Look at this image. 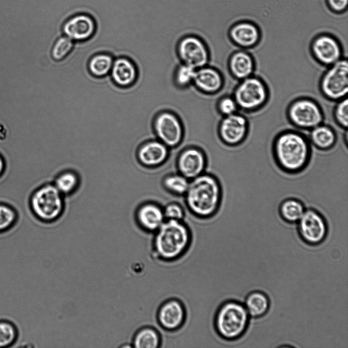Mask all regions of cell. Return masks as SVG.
I'll use <instances>...</instances> for the list:
<instances>
[{"label": "cell", "mask_w": 348, "mask_h": 348, "mask_svg": "<svg viewBox=\"0 0 348 348\" xmlns=\"http://www.w3.org/2000/svg\"><path fill=\"white\" fill-rule=\"evenodd\" d=\"M223 196L222 186L218 177L206 171L190 180L182 202L186 209L194 217L207 219L219 210Z\"/></svg>", "instance_id": "cell-1"}, {"label": "cell", "mask_w": 348, "mask_h": 348, "mask_svg": "<svg viewBox=\"0 0 348 348\" xmlns=\"http://www.w3.org/2000/svg\"><path fill=\"white\" fill-rule=\"evenodd\" d=\"M272 152L278 167L288 174H297L308 166L312 156L311 145L302 133L286 130L279 133L273 140Z\"/></svg>", "instance_id": "cell-2"}, {"label": "cell", "mask_w": 348, "mask_h": 348, "mask_svg": "<svg viewBox=\"0 0 348 348\" xmlns=\"http://www.w3.org/2000/svg\"><path fill=\"white\" fill-rule=\"evenodd\" d=\"M192 234L184 221L166 220L152 235L154 256L158 265L182 257L188 250Z\"/></svg>", "instance_id": "cell-3"}, {"label": "cell", "mask_w": 348, "mask_h": 348, "mask_svg": "<svg viewBox=\"0 0 348 348\" xmlns=\"http://www.w3.org/2000/svg\"><path fill=\"white\" fill-rule=\"evenodd\" d=\"M249 316L244 304L237 300L227 301L220 306L215 315L217 333L227 344H230L245 334Z\"/></svg>", "instance_id": "cell-4"}, {"label": "cell", "mask_w": 348, "mask_h": 348, "mask_svg": "<svg viewBox=\"0 0 348 348\" xmlns=\"http://www.w3.org/2000/svg\"><path fill=\"white\" fill-rule=\"evenodd\" d=\"M29 205L38 221L42 223H52L59 220L65 212V197L52 182H44L33 191Z\"/></svg>", "instance_id": "cell-5"}, {"label": "cell", "mask_w": 348, "mask_h": 348, "mask_svg": "<svg viewBox=\"0 0 348 348\" xmlns=\"http://www.w3.org/2000/svg\"><path fill=\"white\" fill-rule=\"evenodd\" d=\"M174 150L175 170L190 180L206 171L207 157L201 146L182 143Z\"/></svg>", "instance_id": "cell-6"}, {"label": "cell", "mask_w": 348, "mask_h": 348, "mask_svg": "<svg viewBox=\"0 0 348 348\" xmlns=\"http://www.w3.org/2000/svg\"><path fill=\"white\" fill-rule=\"evenodd\" d=\"M152 130L155 138L171 150L181 146L184 138V129L180 118L173 112L163 111L153 121Z\"/></svg>", "instance_id": "cell-7"}, {"label": "cell", "mask_w": 348, "mask_h": 348, "mask_svg": "<svg viewBox=\"0 0 348 348\" xmlns=\"http://www.w3.org/2000/svg\"><path fill=\"white\" fill-rule=\"evenodd\" d=\"M238 108L253 111L262 106L267 98L264 83L259 78L250 76L241 80L233 92Z\"/></svg>", "instance_id": "cell-8"}, {"label": "cell", "mask_w": 348, "mask_h": 348, "mask_svg": "<svg viewBox=\"0 0 348 348\" xmlns=\"http://www.w3.org/2000/svg\"><path fill=\"white\" fill-rule=\"evenodd\" d=\"M320 90L328 99L340 100L348 92V62L341 59L329 66L320 83Z\"/></svg>", "instance_id": "cell-9"}, {"label": "cell", "mask_w": 348, "mask_h": 348, "mask_svg": "<svg viewBox=\"0 0 348 348\" xmlns=\"http://www.w3.org/2000/svg\"><path fill=\"white\" fill-rule=\"evenodd\" d=\"M296 224L300 237L309 245L320 244L326 239L328 233L326 219L313 208H306Z\"/></svg>", "instance_id": "cell-10"}, {"label": "cell", "mask_w": 348, "mask_h": 348, "mask_svg": "<svg viewBox=\"0 0 348 348\" xmlns=\"http://www.w3.org/2000/svg\"><path fill=\"white\" fill-rule=\"evenodd\" d=\"M177 53L181 63L195 69L206 66L210 62L207 46L200 37L188 35L182 37L177 45Z\"/></svg>", "instance_id": "cell-11"}, {"label": "cell", "mask_w": 348, "mask_h": 348, "mask_svg": "<svg viewBox=\"0 0 348 348\" xmlns=\"http://www.w3.org/2000/svg\"><path fill=\"white\" fill-rule=\"evenodd\" d=\"M172 150L155 137L142 141L135 152L137 162L147 169H156L165 165L169 159Z\"/></svg>", "instance_id": "cell-12"}, {"label": "cell", "mask_w": 348, "mask_h": 348, "mask_svg": "<svg viewBox=\"0 0 348 348\" xmlns=\"http://www.w3.org/2000/svg\"><path fill=\"white\" fill-rule=\"evenodd\" d=\"M291 123L295 126L305 130L322 124L323 114L318 104L314 101L302 98L292 102L288 110Z\"/></svg>", "instance_id": "cell-13"}, {"label": "cell", "mask_w": 348, "mask_h": 348, "mask_svg": "<svg viewBox=\"0 0 348 348\" xmlns=\"http://www.w3.org/2000/svg\"><path fill=\"white\" fill-rule=\"evenodd\" d=\"M249 131L247 119L236 113L224 116L218 126V135L223 144L230 147L240 146L246 139Z\"/></svg>", "instance_id": "cell-14"}, {"label": "cell", "mask_w": 348, "mask_h": 348, "mask_svg": "<svg viewBox=\"0 0 348 348\" xmlns=\"http://www.w3.org/2000/svg\"><path fill=\"white\" fill-rule=\"evenodd\" d=\"M135 221L143 231L153 233L166 220L163 205L153 199H145L136 206L133 213Z\"/></svg>", "instance_id": "cell-15"}, {"label": "cell", "mask_w": 348, "mask_h": 348, "mask_svg": "<svg viewBox=\"0 0 348 348\" xmlns=\"http://www.w3.org/2000/svg\"><path fill=\"white\" fill-rule=\"evenodd\" d=\"M97 32V24L89 14L78 13L67 19L61 27L62 34L75 43L86 42L92 38Z\"/></svg>", "instance_id": "cell-16"}, {"label": "cell", "mask_w": 348, "mask_h": 348, "mask_svg": "<svg viewBox=\"0 0 348 348\" xmlns=\"http://www.w3.org/2000/svg\"><path fill=\"white\" fill-rule=\"evenodd\" d=\"M185 319V309L179 300L172 298L163 302L157 313V320L162 330L161 339L167 332L175 331L181 328Z\"/></svg>", "instance_id": "cell-17"}, {"label": "cell", "mask_w": 348, "mask_h": 348, "mask_svg": "<svg viewBox=\"0 0 348 348\" xmlns=\"http://www.w3.org/2000/svg\"><path fill=\"white\" fill-rule=\"evenodd\" d=\"M311 51L316 60L324 65L330 66L341 59L339 41L331 34H318L311 42Z\"/></svg>", "instance_id": "cell-18"}, {"label": "cell", "mask_w": 348, "mask_h": 348, "mask_svg": "<svg viewBox=\"0 0 348 348\" xmlns=\"http://www.w3.org/2000/svg\"><path fill=\"white\" fill-rule=\"evenodd\" d=\"M109 75L116 86L127 88L136 82L138 77V69L131 59L121 56L115 58Z\"/></svg>", "instance_id": "cell-19"}, {"label": "cell", "mask_w": 348, "mask_h": 348, "mask_svg": "<svg viewBox=\"0 0 348 348\" xmlns=\"http://www.w3.org/2000/svg\"><path fill=\"white\" fill-rule=\"evenodd\" d=\"M229 37L235 45L250 48L256 45L261 38V29L254 22L243 20L232 25L229 29Z\"/></svg>", "instance_id": "cell-20"}, {"label": "cell", "mask_w": 348, "mask_h": 348, "mask_svg": "<svg viewBox=\"0 0 348 348\" xmlns=\"http://www.w3.org/2000/svg\"><path fill=\"white\" fill-rule=\"evenodd\" d=\"M193 85L206 94L218 93L224 85V77L217 68L207 65L196 70Z\"/></svg>", "instance_id": "cell-21"}, {"label": "cell", "mask_w": 348, "mask_h": 348, "mask_svg": "<svg viewBox=\"0 0 348 348\" xmlns=\"http://www.w3.org/2000/svg\"><path fill=\"white\" fill-rule=\"evenodd\" d=\"M190 180L175 170L174 164L162 175L160 184L168 194L182 198L188 189Z\"/></svg>", "instance_id": "cell-22"}, {"label": "cell", "mask_w": 348, "mask_h": 348, "mask_svg": "<svg viewBox=\"0 0 348 348\" xmlns=\"http://www.w3.org/2000/svg\"><path fill=\"white\" fill-rule=\"evenodd\" d=\"M228 64L230 73L240 80L251 76L254 69L252 57L245 51L238 50L232 53Z\"/></svg>", "instance_id": "cell-23"}, {"label": "cell", "mask_w": 348, "mask_h": 348, "mask_svg": "<svg viewBox=\"0 0 348 348\" xmlns=\"http://www.w3.org/2000/svg\"><path fill=\"white\" fill-rule=\"evenodd\" d=\"M58 190L65 197L76 193L81 184L79 174L72 169H66L59 172L52 181Z\"/></svg>", "instance_id": "cell-24"}, {"label": "cell", "mask_w": 348, "mask_h": 348, "mask_svg": "<svg viewBox=\"0 0 348 348\" xmlns=\"http://www.w3.org/2000/svg\"><path fill=\"white\" fill-rule=\"evenodd\" d=\"M310 130L308 140L311 145L316 149L328 151L335 146L337 136L331 127L320 124Z\"/></svg>", "instance_id": "cell-25"}, {"label": "cell", "mask_w": 348, "mask_h": 348, "mask_svg": "<svg viewBox=\"0 0 348 348\" xmlns=\"http://www.w3.org/2000/svg\"><path fill=\"white\" fill-rule=\"evenodd\" d=\"M115 57L108 52H99L89 59L87 68L89 73L96 78L108 76L112 67Z\"/></svg>", "instance_id": "cell-26"}, {"label": "cell", "mask_w": 348, "mask_h": 348, "mask_svg": "<svg viewBox=\"0 0 348 348\" xmlns=\"http://www.w3.org/2000/svg\"><path fill=\"white\" fill-rule=\"evenodd\" d=\"M306 208L302 201L291 197L286 198L280 203L278 212L283 221L292 224L298 222Z\"/></svg>", "instance_id": "cell-27"}, {"label": "cell", "mask_w": 348, "mask_h": 348, "mask_svg": "<svg viewBox=\"0 0 348 348\" xmlns=\"http://www.w3.org/2000/svg\"><path fill=\"white\" fill-rule=\"evenodd\" d=\"M244 305L249 316L259 318L267 313L270 302L265 293L256 290L251 292L247 296Z\"/></svg>", "instance_id": "cell-28"}, {"label": "cell", "mask_w": 348, "mask_h": 348, "mask_svg": "<svg viewBox=\"0 0 348 348\" xmlns=\"http://www.w3.org/2000/svg\"><path fill=\"white\" fill-rule=\"evenodd\" d=\"M161 340L160 334L155 328L145 326L135 333L131 344L136 348H160Z\"/></svg>", "instance_id": "cell-29"}, {"label": "cell", "mask_w": 348, "mask_h": 348, "mask_svg": "<svg viewBox=\"0 0 348 348\" xmlns=\"http://www.w3.org/2000/svg\"><path fill=\"white\" fill-rule=\"evenodd\" d=\"M182 199V198L171 197L163 204V211L166 220L184 221L186 210Z\"/></svg>", "instance_id": "cell-30"}, {"label": "cell", "mask_w": 348, "mask_h": 348, "mask_svg": "<svg viewBox=\"0 0 348 348\" xmlns=\"http://www.w3.org/2000/svg\"><path fill=\"white\" fill-rule=\"evenodd\" d=\"M74 46V41L62 35L53 42L50 50L51 56L56 61H63L71 53Z\"/></svg>", "instance_id": "cell-31"}, {"label": "cell", "mask_w": 348, "mask_h": 348, "mask_svg": "<svg viewBox=\"0 0 348 348\" xmlns=\"http://www.w3.org/2000/svg\"><path fill=\"white\" fill-rule=\"evenodd\" d=\"M196 69L180 63L176 67L173 74L175 84L179 88L188 87L193 84Z\"/></svg>", "instance_id": "cell-32"}, {"label": "cell", "mask_w": 348, "mask_h": 348, "mask_svg": "<svg viewBox=\"0 0 348 348\" xmlns=\"http://www.w3.org/2000/svg\"><path fill=\"white\" fill-rule=\"evenodd\" d=\"M17 220V212L12 207L0 203V232L11 228Z\"/></svg>", "instance_id": "cell-33"}, {"label": "cell", "mask_w": 348, "mask_h": 348, "mask_svg": "<svg viewBox=\"0 0 348 348\" xmlns=\"http://www.w3.org/2000/svg\"><path fill=\"white\" fill-rule=\"evenodd\" d=\"M334 118L336 123L342 128L348 126V100L347 97L339 100L335 108Z\"/></svg>", "instance_id": "cell-34"}, {"label": "cell", "mask_w": 348, "mask_h": 348, "mask_svg": "<svg viewBox=\"0 0 348 348\" xmlns=\"http://www.w3.org/2000/svg\"><path fill=\"white\" fill-rule=\"evenodd\" d=\"M237 105L233 97L224 96L218 100L217 109L223 116H227L236 113Z\"/></svg>", "instance_id": "cell-35"}, {"label": "cell", "mask_w": 348, "mask_h": 348, "mask_svg": "<svg viewBox=\"0 0 348 348\" xmlns=\"http://www.w3.org/2000/svg\"><path fill=\"white\" fill-rule=\"evenodd\" d=\"M14 327L10 323L0 322V347L11 344L16 337Z\"/></svg>", "instance_id": "cell-36"}, {"label": "cell", "mask_w": 348, "mask_h": 348, "mask_svg": "<svg viewBox=\"0 0 348 348\" xmlns=\"http://www.w3.org/2000/svg\"><path fill=\"white\" fill-rule=\"evenodd\" d=\"M329 9L336 13L347 11L348 0H326Z\"/></svg>", "instance_id": "cell-37"}, {"label": "cell", "mask_w": 348, "mask_h": 348, "mask_svg": "<svg viewBox=\"0 0 348 348\" xmlns=\"http://www.w3.org/2000/svg\"><path fill=\"white\" fill-rule=\"evenodd\" d=\"M191 215H191V214L190 213H188L187 215H186V217H185V220H184V221H185V222L186 223V224L188 223H187L188 219V218L190 217V216H191ZM191 239H192V238H191ZM190 244H191V243H190ZM189 248H190V246H189ZM184 258H185L186 261L187 262L189 263V264H191V263H192V261H193V260L194 258L192 257V255H191V254H190V250H189V248H188V250L186 251V252L184 254Z\"/></svg>", "instance_id": "cell-38"}, {"label": "cell", "mask_w": 348, "mask_h": 348, "mask_svg": "<svg viewBox=\"0 0 348 348\" xmlns=\"http://www.w3.org/2000/svg\"><path fill=\"white\" fill-rule=\"evenodd\" d=\"M5 169V161L0 155V177L3 175Z\"/></svg>", "instance_id": "cell-39"}, {"label": "cell", "mask_w": 348, "mask_h": 348, "mask_svg": "<svg viewBox=\"0 0 348 348\" xmlns=\"http://www.w3.org/2000/svg\"><path fill=\"white\" fill-rule=\"evenodd\" d=\"M141 33H142V32H141ZM142 35H143V34H142ZM143 39H144L143 36ZM143 43H144V45H145V41H143Z\"/></svg>", "instance_id": "cell-40"}]
</instances>
